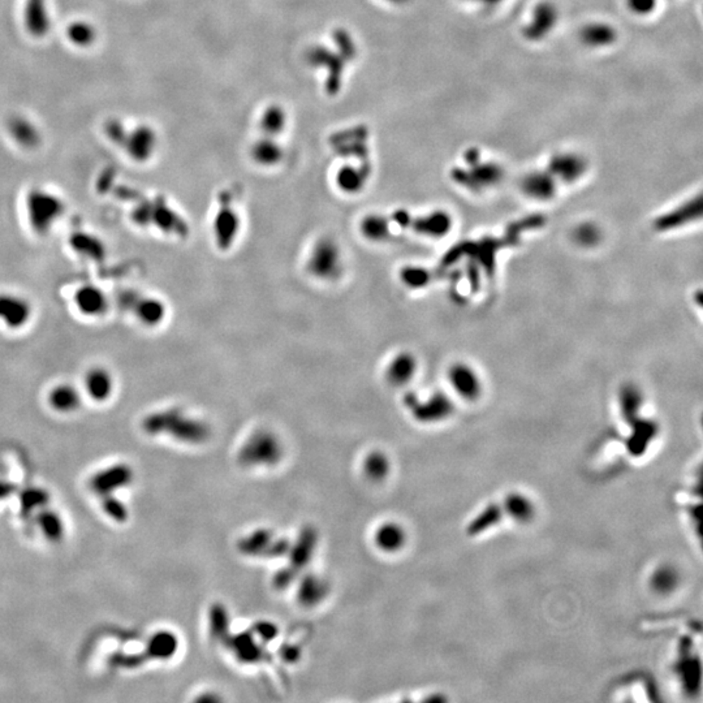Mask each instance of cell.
I'll use <instances>...</instances> for the list:
<instances>
[{
    "instance_id": "1",
    "label": "cell",
    "mask_w": 703,
    "mask_h": 703,
    "mask_svg": "<svg viewBox=\"0 0 703 703\" xmlns=\"http://www.w3.org/2000/svg\"><path fill=\"white\" fill-rule=\"evenodd\" d=\"M305 269L309 276L321 283H336L345 273V254L333 236H321L308 251Z\"/></svg>"
},
{
    "instance_id": "2",
    "label": "cell",
    "mask_w": 703,
    "mask_h": 703,
    "mask_svg": "<svg viewBox=\"0 0 703 703\" xmlns=\"http://www.w3.org/2000/svg\"><path fill=\"white\" fill-rule=\"evenodd\" d=\"M467 167H457L452 171V179L456 184L474 192L489 189L499 184L504 176L503 168L495 162L481 160V154L477 149L465 152Z\"/></svg>"
},
{
    "instance_id": "3",
    "label": "cell",
    "mask_w": 703,
    "mask_h": 703,
    "mask_svg": "<svg viewBox=\"0 0 703 703\" xmlns=\"http://www.w3.org/2000/svg\"><path fill=\"white\" fill-rule=\"evenodd\" d=\"M26 207V218L31 229L38 234H48L64 215V204L59 197L51 192H31Z\"/></svg>"
},
{
    "instance_id": "4",
    "label": "cell",
    "mask_w": 703,
    "mask_h": 703,
    "mask_svg": "<svg viewBox=\"0 0 703 703\" xmlns=\"http://www.w3.org/2000/svg\"><path fill=\"white\" fill-rule=\"evenodd\" d=\"M242 220L240 212L227 192L219 198L217 212L212 217V234L217 249L227 253L234 249L241 234Z\"/></svg>"
},
{
    "instance_id": "5",
    "label": "cell",
    "mask_w": 703,
    "mask_h": 703,
    "mask_svg": "<svg viewBox=\"0 0 703 703\" xmlns=\"http://www.w3.org/2000/svg\"><path fill=\"white\" fill-rule=\"evenodd\" d=\"M404 405L421 424L442 422L452 416L454 410V402L443 392L431 393L422 399L417 393L409 392L404 397Z\"/></svg>"
},
{
    "instance_id": "6",
    "label": "cell",
    "mask_w": 703,
    "mask_h": 703,
    "mask_svg": "<svg viewBox=\"0 0 703 703\" xmlns=\"http://www.w3.org/2000/svg\"><path fill=\"white\" fill-rule=\"evenodd\" d=\"M36 314L34 303L28 296L16 291L0 292V326L8 331H23Z\"/></svg>"
},
{
    "instance_id": "7",
    "label": "cell",
    "mask_w": 703,
    "mask_h": 703,
    "mask_svg": "<svg viewBox=\"0 0 703 703\" xmlns=\"http://www.w3.org/2000/svg\"><path fill=\"white\" fill-rule=\"evenodd\" d=\"M149 430H170L176 438L182 440H202L207 437V426L198 420L180 416L179 413H163L150 418Z\"/></svg>"
},
{
    "instance_id": "8",
    "label": "cell",
    "mask_w": 703,
    "mask_h": 703,
    "mask_svg": "<svg viewBox=\"0 0 703 703\" xmlns=\"http://www.w3.org/2000/svg\"><path fill=\"white\" fill-rule=\"evenodd\" d=\"M116 390L114 371L105 365H91L83 375V393L95 402H106Z\"/></svg>"
},
{
    "instance_id": "9",
    "label": "cell",
    "mask_w": 703,
    "mask_h": 703,
    "mask_svg": "<svg viewBox=\"0 0 703 703\" xmlns=\"http://www.w3.org/2000/svg\"><path fill=\"white\" fill-rule=\"evenodd\" d=\"M73 305L76 311L88 319H99L110 309V298L102 288L95 284L78 286L73 292Z\"/></svg>"
},
{
    "instance_id": "10",
    "label": "cell",
    "mask_w": 703,
    "mask_h": 703,
    "mask_svg": "<svg viewBox=\"0 0 703 703\" xmlns=\"http://www.w3.org/2000/svg\"><path fill=\"white\" fill-rule=\"evenodd\" d=\"M448 383L454 392L467 401H474L482 393V382L472 366L468 363H454L448 369Z\"/></svg>"
},
{
    "instance_id": "11",
    "label": "cell",
    "mask_w": 703,
    "mask_h": 703,
    "mask_svg": "<svg viewBox=\"0 0 703 703\" xmlns=\"http://www.w3.org/2000/svg\"><path fill=\"white\" fill-rule=\"evenodd\" d=\"M418 373V360L409 350H400L388 360L385 368V379L390 386L395 388L407 387L416 378Z\"/></svg>"
},
{
    "instance_id": "12",
    "label": "cell",
    "mask_w": 703,
    "mask_h": 703,
    "mask_svg": "<svg viewBox=\"0 0 703 703\" xmlns=\"http://www.w3.org/2000/svg\"><path fill=\"white\" fill-rule=\"evenodd\" d=\"M588 170V163L577 152H558L550 162L547 171L558 180L566 184H573L583 177Z\"/></svg>"
},
{
    "instance_id": "13",
    "label": "cell",
    "mask_w": 703,
    "mask_h": 703,
    "mask_svg": "<svg viewBox=\"0 0 703 703\" xmlns=\"http://www.w3.org/2000/svg\"><path fill=\"white\" fill-rule=\"evenodd\" d=\"M559 20V12L555 4L550 1H542L536 6L531 19L524 28V36L529 41H542L548 36Z\"/></svg>"
},
{
    "instance_id": "14",
    "label": "cell",
    "mask_w": 703,
    "mask_h": 703,
    "mask_svg": "<svg viewBox=\"0 0 703 703\" xmlns=\"http://www.w3.org/2000/svg\"><path fill=\"white\" fill-rule=\"evenodd\" d=\"M452 228L451 215L443 210L422 214L420 217H410L408 229L427 239H442Z\"/></svg>"
},
{
    "instance_id": "15",
    "label": "cell",
    "mask_w": 703,
    "mask_h": 703,
    "mask_svg": "<svg viewBox=\"0 0 703 703\" xmlns=\"http://www.w3.org/2000/svg\"><path fill=\"white\" fill-rule=\"evenodd\" d=\"M521 189L525 196L536 201H550L556 194L558 182L547 170L533 171L524 176Z\"/></svg>"
},
{
    "instance_id": "16",
    "label": "cell",
    "mask_w": 703,
    "mask_h": 703,
    "mask_svg": "<svg viewBox=\"0 0 703 703\" xmlns=\"http://www.w3.org/2000/svg\"><path fill=\"white\" fill-rule=\"evenodd\" d=\"M50 407L58 413H72L81 407L83 391L72 383H56L47 393Z\"/></svg>"
},
{
    "instance_id": "17",
    "label": "cell",
    "mask_w": 703,
    "mask_h": 703,
    "mask_svg": "<svg viewBox=\"0 0 703 703\" xmlns=\"http://www.w3.org/2000/svg\"><path fill=\"white\" fill-rule=\"evenodd\" d=\"M133 311L141 325L154 328L166 321L168 308L158 296L144 295L137 300Z\"/></svg>"
},
{
    "instance_id": "18",
    "label": "cell",
    "mask_w": 703,
    "mask_h": 703,
    "mask_svg": "<svg viewBox=\"0 0 703 703\" xmlns=\"http://www.w3.org/2000/svg\"><path fill=\"white\" fill-rule=\"evenodd\" d=\"M132 481V470L127 465H115L93 477L90 481L91 489L100 495H108L111 492L127 486Z\"/></svg>"
},
{
    "instance_id": "19",
    "label": "cell",
    "mask_w": 703,
    "mask_h": 703,
    "mask_svg": "<svg viewBox=\"0 0 703 703\" xmlns=\"http://www.w3.org/2000/svg\"><path fill=\"white\" fill-rule=\"evenodd\" d=\"M392 220L380 212H369L360 220L358 229L366 241L373 244L385 242L392 234Z\"/></svg>"
},
{
    "instance_id": "20",
    "label": "cell",
    "mask_w": 703,
    "mask_h": 703,
    "mask_svg": "<svg viewBox=\"0 0 703 703\" xmlns=\"http://www.w3.org/2000/svg\"><path fill=\"white\" fill-rule=\"evenodd\" d=\"M250 157L258 166L271 168L281 163L284 158V152L283 147L274 140V137L265 136L251 145Z\"/></svg>"
},
{
    "instance_id": "21",
    "label": "cell",
    "mask_w": 703,
    "mask_h": 703,
    "mask_svg": "<svg viewBox=\"0 0 703 703\" xmlns=\"http://www.w3.org/2000/svg\"><path fill=\"white\" fill-rule=\"evenodd\" d=\"M369 180V172L363 167L345 166L339 168L335 176V184L344 194H358L361 193Z\"/></svg>"
},
{
    "instance_id": "22",
    "label": "cell",
    "mask_w": 703,
    "mask_h": 703,
    "mask_svg": "<svg viewBox=\"0 0 703 703\" xmlns=\"http://www.w3.org/2000/svg\"><path fill=\"white\" fill-rule=\"evenodd\" d=\"M279 442L271 431L259 430L254 432L244 447V452L249 457L269 459L279 454Z\"/></svg>"
},
{
    "instance_id": "23",
    "label": "cell",
    "mask_w": 703,
    "mask_h": 703,
    "mask_svg": "<svg viewBox=\"0 0 703 703\" xmlns=\"http://www.w3.org/2000/svg\"><path fill=\"white\" fill-rule=\"evenodd\" d=\"M701 210H702L701 199L697 198L696 201L688 202V204L679 207L677 210L668 212V214H665L663 217H660L655 222V227L658 228L659 231H670V229L681 227L685 223H689V222H692V220H694L696 218H699Z\"/></svg>"
},
{
    "instance_id": "24",
    "label": "cell",
    "mask_w": 703,
    "mask_h": 703,
    "mask_svg": "<svg viewBox=\"0 0 703 703\" xmlns=\"http://www.w3.org/2000/svg\"><path fill=\"white\" fill-rule=\"evenodd\" d=\"M580 37L583 43L589 47H607L618 39V33L608 24L591 23L585 25Z\"/></svg>"
},
{
    "instance_id": "25",
    "label": "cell",
    "mask_w": 703,
    "mask_h": 703,
    "mask_svg": "<svg viewBox=\"0 0 703 703\" xmlns=\"http://www.w3.org/2000/svg\"><path fill=\"white\" fill-rule=\"evenodd\" d=\"M504 514L517 522H529L534 514L536 507L533 501L524 494H511L504 500Z\"/></svg>"
},
{
    "instance_id": "26",
    "label": "cell",
    "mask_w": 703,
    "mask_h": 703,
    "mask_svg": "<svg viewBox=\"0 0 703 703\" xmlns=\"http://www.w3.org/2000/svg\"><path fill=\"white\" fill-rule=\"evenodd\" d=\"M259 125H261V129H262L265 136H279L287 125V114L281 107H267L261 116Z\"/></svg>"
},
{
    "instance_id": "27",
    "label": "cell",
    "mask_w": 703,
    "mask_h": 703,
    "mask_svg": "<svg viewBox=\"0 0 703 703\" xmlns=\"http://www.w3.org/2000/svg\"><path fill=\"white\" fill-rule=\"evenodd\" d=\"M157 140L152 133V130L147 128L138 129L136 133L132 136V140L129 142V150L130 154L136 159L146 160L150 158L155 149Z\"/></svg>"
},
{
    "instance_id": "28",
    "label": "cell",
    "mask_w": 703,
    "mask_h": 703,
    "mask_svg": "<svg viewBox=\"0 0 703 703\" xmlns=\"http://www.w3.org/2000/svg\"><path fill=\"white\" fill-rule=\"evenodd\" d=\"M680 577L676 569L670 566L658 568L651 577V589L658 594H670L677 588Z\"/></svg>"
},
{
    "instance_id": "29",
    "label": "cell",
    "mask_w": 703,
    "mask_h": 703,
    "mask_svg": "<svg viewBox=\"0 0 703 703\" xmlns=\"http://www.w3.org/2000/svg\"><path fill=\"white\" fill-rule=\"evenodd\" d=\"M642 393L633 385L623 387L620 392L621 413L628 421L635 420L642 408Z\"/></svg>"
},
{
    "instance_id": "30",
    "label": "cell",
    "mask_w": 703,
    "mask_h": 703,
    "mask_svg": "<svg viewBox=\"0 0 703 703\" xmlns=\"http://www.w3.org/2000/svg\"><path fill=\"white\" fill-rule=\"evenodd\" d=\"M177 649V640L168 632H160L152 637L147 646V652L152 658L166 659L174 655Z\"/></svg>"
},
{
    "instance_id": "31",
    "label": "cell",
    "mask_w": 703,
    "mask_h": 703,
    "mask_svg": "<svg viewBox=\"0 0 703 703\" xmlns=\"http://www.w3.org/2000/svg\"><path fill=\"white\" fill-rule=\"evenodd\" d=\"M501 517H503L501 508L496 504H491V506L484 508L481 514H477L476 519L469 524V533L473 536H477V534L487 531L494 525L499 524Z\"/></svg>"
},
{
    "instance_id": "32",
    "label": "cell",
    "mask_w": 703,
    "mask_h": 703,
    "mask_svg": "<svg viewBox=\"0 0 703 703\" xmlns=\"http://www.w3.org/2000/svg\"><path fill=\"white\" fill-rule=\"evenodd\" d=\"M635 424L633 435L629 439V451L632 454H640L646 448L647 443L655 437L657 427L650 421H641Z\"/></svg>"
},
{
    "instance_id": "33",
    "label": "cell",
    "mask_w": 703,
    "mask_h": 703,
    "mask_svg": "<svg viewBox=\"0 0 703 703\" xmlns=\"http://www.w3.org/2000/svg\"><path fill=\"white\" fill-rule=\"evenodd\" d=\"M38 525L45 537L51 542H58L64 536V524L61 516L53 511H42L38 514Z\"/></svg>"
},
{
    "instance_id": "34",
    "label": "cell",
    "mask_w": 703,
    "mask_h": 703,
    "mask_svg": "<svg viewBox=\"0 0 703 703\" xmlns=\"http://www.w3.org/2000/svg\"><path fill=\"white\" fill-rule=\"evenodd\" d=\"M401 283L410 289H420L425 288L430 281V274L424 269L418 266H407L400 270Z\"/></svg>"
},
{
    "instance_id": "35",
    "label": "cell",
    "mask_w": 703,
    "mask_h": 703,
    "mask_svg": "<svg viewBox=\"0 0 703 703\" xmlns=\"http://www.w3.org/2000/svg\"><path fill=\"white\" fill-rule=\"evenodd\" d=\"M48 499H50V496L47 492L43 491L42 489H36V487L25 490V491L21 492V496H20L21 507H23L24 512H26V514H29L37 508L43 507L48 503Z\"/></svg>"
},
{
    "instance_id": "36",
    "label": "cell",
    "mask_w": 703,
    "mask_h": 703,
    "mask_svg": "<svg viewBox=\"0 0 703 703\" xmlns=\"http://www.w3.org/2000/svg\"><path fill=\"white\" fill-rule=\"evenodd\" d=\"M45 6L43 0H31L28 9V24L34 33H43L46 31Z\"/></svg>"
},
{
    "instance_id": "37",
    "label": "cell",
    "mask_w": 703,
    "mask_h": 703,
    "mask_svg": "<svg viewBox=\"0 0 703 703\" xmlns=\"http://www.w3.org/2000/svg\"><path fill=\"white\" fill-rule=\"evenodd\" d=\"M378 539L379 545L392 551L402 545L404 534L396 525H386V528L379 530Z\"/></svg>"
},
{
    "instance_id": "38",
    "label": "cell",
    "mask_w": 703,
    "mask_h": 703,
    "mask_svg": "<svg viewBox=\"0 0 703 703\" xmlns=\"http://www.w3.org/2000/svg\"><path fill=\"white\" fill-rule=\"evenodd\" d=\"M106 498L103 500V509L111 517L113 520L118 522H124L128 519V511L125 506L121 503L120 500L111 496L110 494L105 495Z\"/></svg>"
},
{
    "instance_id": "39",
    "label": "cell",
    "mask_w": 703,
    "mask_h": 703,
    "mask_svg": "<svg viewBox=\"0 0 703 703\" xmlns=\"http://www.w3.org/2000/svg\"><path fill=\"white\" fill-rule=\"evenodd\" d=\"M658 0H627V6L633 14L646 16L657 8Z\"/></svg>"
},
{
    "instance_id": "40",
    "label": "cell",
    "mask_w": 703,
    "mask_h": 703,
    "mask_svg": "<svg viewBox=\"0 0 703 703\" xmlns=\"http://www.w3.org/2000/svg\"><path fill=\"white\" fill-rule=\"evenodd\" d=\"M576 237L580 244L594 245L599 240V232H598V228L594 227V226H583V227L577 228Z\"/></svg>"
},
{
    "instance_id": "41",
    "label": "cell",
    "mask_w": 703,
    "mask_h": 703,
    "mask_svg": "<svg viewBox=\"0 0 703 703\" xmlns=\"http://www.w3.org/2000/svg\"><path fill=\"white\" fill-rule=\"evenodd\" d=\"M69 34H71V38L76 41L77 43H81V45L90 42L91 38H93L90 28L88 25H83V24L73 25L69 31Z\"/></svg>"
},
{
    "instance_id": "42",
    "label": "cell",
    "mask_w": 703,
    "mask_h": 703,
    "mask_svg": "<svg viewBox=\"0 0 703 703\" xmlns=\"http://www.w3.org/2000/svg\"><path fill=\"white\" fill-rule=\"evenodd\" d=\"M14 491H15V486L14 484L0 481V500L7 498Z\"/></svg>"
},
{
    "instance_id": "43",
    "label": "cell",
    "mask_w": 703,
    "mask_h": 703,
    "mask_svg": "<svg viewBox=\"0 0 703 703\" xmlns=\"http://www.w3.org/2000/svg\"><path fill=\"white\" fill-rule=\"evenodd\" d=\"M469 1H474V3L484 4V6H495V4H498V3L503 1V0H469Z\"/></svg>"
},
{
    "instance_id": "44",
    "label": "cell",
    "mask_w": 703,
    "mask_h": 703,
    "mask_svg": "<svg viewBox=\"0 0 703 703\" xmlns=\"http://www.w3.org/2000/svg\"><path fill=\"white\" fill-rule=\"evenodd\" d=\"M387 1H391V3H396V4H400V3H405L408 0H387Z\"/></svg>"
}]
</instances>
